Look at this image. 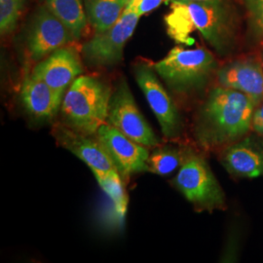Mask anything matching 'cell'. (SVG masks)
Listing matches in <instances>:
<instances>
[{"label": "cell", "instance_id": "obj_1", "mask_svg": "<svg viewBox=\"0 0 263 263\" xmlns=\"http://www.w3.org/2000/svg\"><path fill=\"white\" fill-rule=\"evenodd\" d=\"M256 106L246 95L226 87L212 89L194 115L193 136L205 151L222 149L252 130Z\"/></svg>", "mask_w": 263, "mask_h": 263}, {"label": "cell", "instance_id": "obj_2", "mask_svg": "<svg viewBox=\"0 0 263 263\" xmlns=\"http://www.w3.org/2000/svg\"><path fill=\"white\" fill-rule=\"evenodd\" d=\"M164 17L167 34L176 43L190 46L197 31L218 54H226L231 46L232 30L229 9L222 0L170 2Z\"/></svg>", "mask_w": 263, "mask_h": 263}, {"label": "cell", "instance_id": "obj_3", "mask_svg": "<svg viewBox=\"0 0 263 263\" xmlns=\"http://www.w3.org/2000/svg\"><path fill=\"white\" fill-rule=\"evenodd\" d=\"M113 90L100 77L80 76L69 86L60 109V118L67 127L96 136L107 121Z\"/></svg>", "mask_w": 263, "mask_h": 263}, {"label": "cell", "instance_id": "obj_4", "mask_svg": "<svg viewBox=\"0 0 263 263\" xmlns=\"http://www.w3.org/2000/svg\"><path fill=\"white\" fill-rule=\"evenodd\" d=\"M153 67L170 91L179 96H191L204 90L217 71V62L204 48L177 46Z\"/></svg>", "mask_w": 263, "mask_h": 263}, {"label": "cell", "instance_id": "obj_5", "mask_svg": "<svg viewBox=\"0 0 263 263\" xmlns=\"http://www.w3.org/2000/svg\"><path fill=\"white\" fill-rule=\"evenodd\" d=\"M183 149L182 163L172 184L197 212L226 210V193L204 156L191 147Z\"/></svg>", "mask_w": 263, "mask_h": 263}, {"label": "cell", "instance_id": "obj_6", "mask_svg": "<svg viewBox=\"0 0 263 263\" xmlns=\"http://www.w3.org/2000/svg\"><path fill=\"white\" fill-rule=\"evenodd\" d=\"M140 16L132 10H124L121 17L112 27L95 32L81 48L85 64L95 68H107L119 65L124 57V49L133 36Z\"/></svg>", "mask_w": 263, "mask_h": 263}, {"label": "cell", "instance_id": "obj_7", "mask_svg": "<svg viewBox=\"0 0 263 263\" xmlns=\"http://www.w3.org/2000/svg\"><path fill=\"white\" fill-rule=\"evenodd\" d=\"M133 71L136 82L159 123L163 137L168 141L179 140L184 127L181 115L153 66L138 62L134 65Z\"/></svg>", "mask_w": 263, "mask_h": 263}, {"label": "cell", "instance_id": "obj_8", "mask_svg": "<svg viewBox=\"0 0 263 263\" xmlns=\"http://www.w3.org/2000/svg\"><path fill=\"white\" fill-rule=\"evenodd\" d=\"M107 123L147 148H154L161 141L151 129L135 101L127 80L121 77L113 90L110 99Z\"/></svg>", "mask_w": 263, "mask_h": 263}, {"label": "cell", "instance_id": "obj_9", "mask_svg": "<svg viewBox=\"0 0 263 263\" xmlns=\"http://www.w3.org/2000/svg\"><path fill=\"white\" fill-rule=\"evenodd\" d=\"M96 137L125 183L132 176L148 172L149 148L132 141L107 122L99 128Z\"/></svg>", "mask_w": 263, "mask_h": 263}, {"label": "cell", "instance_id": "obj_10", "mask_svg": "<svg viewBox=\"0 0 263 263\" xmlns=\"http://www.w3.org/2000/svg\"><path fill=\"white\" fill-rule=\"evenodd\" d=\"M71 31L47 6L38 7L28 27L27 47L30 59L40 62L60 48L74 41Z\"/></svg>", "mask_w": 263, "mask_h": 263}, {"label": "cell", "instance_id": "obj_11", "mask_svg": "<svg viewBox=\"0 0 263 263\" xmlns=\"http://www.w3.org/2000/svg\"><path fill=\"white\" fill-rule=\"evenodd\" d=\"M52 135L57 144L83 161L92 172L116 171L96 136H90L67 127L62 121L53 124Z\"/></svg>", "mask_w": 263, "mask_h": 263}, {"label": "cell", "instance_id": "obj_12", "mask_svg": "<svg viewBox=\"0 0 263 263\" xmlns=\"http://www.w3.org/2000/svg\"><path fill=\"white\" fill-rule=\"evenodd\" d=\"M84 71L81 57L76 48L65 46L41 60L31 71L52 89L66 94L69 86Z\"/></svg>", "mask_w": 263, "mask_h": 263}, {"label": "cell", "instance_id": "obj_13", "mask_svg": "<svg viewBox=\"0 0 263 263\" xmlns=\"http://www.w3.org/2000/svg\"><path fill=\"white\" fill-rule=\"evenodd\" d=\"M21 101L30 117L36 121H53L60 113L65 94L28 73L21 88Z\"/></svg>", "mask_w": 263, "mask_h": 263}, {"label": "cell", "instance_id": "obj_14", "mask_svg": "<svg viewBox=\"0 0 263 263\" xmlns=\"http://www.w3.org/2000/svg\"><path fill=\"white\" fill-rule=\"evenodd\" d=\"M219 160L224 169L237 178L263 177V145L247 138L220 149Z\"/></svg>", "mask_w": 263, "mask_h": 263}, {"label": "cell", "instance_id": "obj_15", "mask_svg": "<svg viewBox=\"0 0 263 263\" xmlns=\"http://www.w3.org/2000/svg\"><path fill=\"white\" fill-rule=\"evenodd\" d=\"M221 87L233 89L248 96L257 107L263 102V67L254 61L243 60L229 63L217 69Z\"/></svg>", "mask_w": 263, "mask_h": 263}, {"label": "cell", "instance_id": "obj_16", "mask_svg": "<svg viewBox=\"0 0 263 263\" xmlns=\"http://www.w3.org/2000/svg\"><path fill=\"white\" fill-rule=\"evenodd\" d=\"M130 0H83L88 23L95 32L112 27L121 17Z\"/></svg>", "mask_w": 263, "mask_h": 263}, {"label": "cell", "instance_id": "obj_17", "mask_svg": "<svg viewBox=\"0 0 263 263\" xmlns=\"http://www.w3.org/2000/svg\"><path fill=\"white\" fill-rule=\"evenodd\" d=\"M43 2L66 25L74 39H80L89 24L83 0H43Z\"/></svg>", "mask_w": 263, "mask_h": 263}, {"label": "cell", "instance_id": "obj_18", "mask_svg": "<svg viewBox=\"0 0 263 263\" xmlns=\"http://www.w3.org/2000/svg\"><path fill=\"white\" fill-rule=\"evenodd\" d=\"M100 187L110 198L114 205V211L119 219L124 220L128 210L129 197L126 192L125 182L117 171L112 172H92Z\"/></svg>", "mask_w": 263, "mask_h": 263}, {"label": "cell", "instance_id": "obj_19", "mask_svg": "<svg viewBox=\"0 0 263 263\" xmlns=\"http://www.w3.org/2000/svg\"><path fill=\"white\" fill-rule=\"evenodd\" d=\"M183 148L173 145H158L149 153L148 172L158 176H169L178 171L183 160Z\"/></svg>", "mask_w": 263, "mask_h": 263}, {"label": "cell", "instance_id": "obj_20", "mask_svg": "<svg viewBox=\"0 0 263 263\" xmlns=\"http://www.w3.org/2000/svg\"><path fill=\"white\" fill-rule=\"evenodd\" d=\"M25 7V0H0V33L11 34L17 28Z\"/></svg>", "mask_w": 263, "mask_h": 263}, {"label": "cell", "instance_id": "obj_21", "mask_svg": "<svg viewBox=\"0 0 263 263\" xmlns=\"http://www.w3.org/2000/svg\"><path fill=\"white\" fill-rule=\"evenodd\" d=\"M245 4L254 27L263 35V0H245Z\"/></svg>", "mask_w": 263, "mask_h": 263}, {"label": "cell", "instance_id": "obj_22", "mask_svg": "<svg viewBox=\"0 0 263 263\" xmlns=\"http://www.w3.org/2000/svg\"><path fill=\"white\" fill-rule=\"evenodd\" d=\"M163 2H166V0H130L126 8L141 17L157 9Z\"/></svg>", "mask_w": 263, "mask_h": 263}, {"label": "cell", "instance_id": "obj_23", "mask_svg": "<svg viewBox=\"0 0 263 263\" xmlns=\"http://www.w3.org/2000/svg\"><path fill=\"white\" fill-rule=\"evenodd\" d=\"M252 130L263 138V102L254 110Z\"/></svg>", "mask_w": 263, "mask_h": 263}, {"label": "cell", "instance_id": "obj_24", "mask_svg": "<svg viewBox=\"0 0 263 263\" xmlns=\"http://www.w3.org/2000/svg\"><path fill=\"white\" fill-rule=\"evenodd\" d=\"M175 1V0H166V4H169L170 2ZM182 1H211V0H182Z\"/></svg>", "mask_w": 263, "mask_h": 263}]
</instances>
